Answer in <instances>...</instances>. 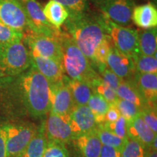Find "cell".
I'll list each match as a JSON object with an SVG mask.
<instances>
[{"label": "cell", "mask_w": 157, "mask_h": 157, "mask_svg": "<svg viewBox=\"0 0 157 157\" xmlns=\"http://www.w3.org/2000/svg\"><path fill=\"white\" fill-rule=\"evenodd\" d=\"M68 145L70 157H100L102 144L95 132L74 137Z\"/></svg>", "instance_id": "obj_14"}, {"label": "cell", "mask_w": 157, "mask_h": 157, "mask_svg": "<svg viewBox=\"0 0 157 157\" xmlns=\"http://www.w3.org/2000/svg\"><path fill=\"white\" fill-rule=\"evenodd\" d=\"M135 70L141 74H157L156 56H148L139 53L132 59Z\"/></svg>", "instance_id": "obj_27"}, {"label": "cell", "mask_w": 157, "mask_h": 157, "mask_svg": "<svg viewBox=\"0 0 157 157\" xmlns=\"http://www.w3.org/2000/svg\"><path fill=\"white\" fill-rule=\"evenodd\" d=\"M87 105L93 113L98 124L103 123L105 115L109 109L110 104L102 96L98 94L93 93L87 102Z\"/></svg>", "instance_id": "obj_25"}, {"label": "cell", "mask_w": 157, "mask_h": 157, "mask_svg": "<svg viewBox=\"0 0 157 157\" xmlns=\"http://www.w3.org/2000/svg\"><path fill=\"white\" fill-rule=\"evenodd\" d=\"M146 151L140 143L127 137L121 151V157H145Z\"/></svg>", "instance_id": "obj_29"}, {"label": "cell", "mask_w": 157, "mask_h": 157, "mask_svg": "<svg viewBox=\"0 0 157 157\" xmlns=\"http://www.w3.org/2000/svg\"><path fill=\"white\" fill-rule=\"evenodd\" d=\"M75 106L70 90L65 79L51 86V109L50 111L59 115L68 116Z\"/></svg>", "instance_id": "obj_15"}, {"label": "cell", "mask_w": 157, "mask_h": 157, "mask_svg": "<svg viewBox=\"0 0 157 157\" xmlns=\"http://www.w3.org/2000/svg\"><path fill=\"white\" fill-rule=\"evenodd\" d=\"M90 87L93 90V93L98 94L99 95L102 96L110 105H114L117 100L119 99L117 97V93H116V90L104 83L102 81L101 77L95 80L91 84Z\"/></svg>", "instance_id": "obj_28"}, {"label": "cell", "mask_w": 157, "mask_h": 157, "mask_svg": "<svg viewBox=\"0 0 157 157\" xmlns=\"http://www.w3.org/2000/svg\"><path fill=\"white\" fill-rule=\"evenodd\" d=\"M63 25L68 34L93 65L96 50L109 36L102 15L91 14L87 11L71 14Z\"/></svg>", "instance_id": "obj_2"}, {"label": "cell", "mask_w": 157, "mask_h": 157, "mask_svg": "<svg viewBox=\"0 0 157 157\" xmlns=\"http://www.w3.org/2000/svg\"><path fill=\"white\" fill-rule=\"evenodd\" d=\"M106 66L121 80H132L136 73L132 59L119 52L113 44L110 48L107 56Z\"/></svg>", "instance_id": "obj_13"}, {"label": "cell", "mask_w": 157, "mask_h": 157, "mask_svg": "<svg viewBox=\"0 0 157 157\" xmlns=\"http://www.w3.org/2000/svg\"><path fill=\"white\" fill-rule=\"evenodd\" d=\"M65 79L69 88L75 105H86L90 98L93 95V90L85 82L74 80L65 75Z\"/></svg>", "instance_id": "obj_22"}, {"label": "cell", "mask_w": 157, "mask_h": 157, "mask_svg": "<svg viewBox=\"0 0 157 157\" xmlns=\"http://www.w3.org/2000/svg\"><path fill=\"white\" fill-rule=\"evenodd\" d=\"M29 21L30 32L57 38L61 31L52 26L45 17L43 7L36 0H21Z\"/></svg>", "instance_id": "obj_9"}, {"label": "cell", "mask_w": 157, "mask_h": 157, "mask_svg": "<svg viewBox=\"0 0 157 157\" xmlns=\"http://www.w3.org/2000/svg\"><path fill=\"white\" fill-rule=\"evenodd\" d=\"M114 105L119 110L120 115L128 121L139 115L141 109L134 103L122 99H118Z\"/></svg>", "instance_id": "obj_30"}, {"label": "cell", "mask_w": 157, "mask_h": 157, "mask_svg": "<svg viewBox=\"0 0 157 157\" xmlns=\"http://www.w3.org/2000/svg\"><path fill=\"white\" fill-rule=\"evenodd\" d=\"M23 41L30 52L44 58L52 59L61 64V48L58 37L30 32L25 36L24 34Z\"/></svg>", "instance_id": "obj_8"}, {"label": "cell", "mask_w": 157, "mask_h": 157, "mask_svg": "<svg viewBox=\"0 0 157 157\" xmlns=\"http://www.w3.org/2000/svg\"><path fill=\"white\" fill-rule=\"evenodd\" d=\"M116 93L118 98L131 102L138 106L141 110L149 107L148 103L135 87L132 80H121L117 89L116 90Z\"/></svg>", "instance_id": "obj_20"}, {"label": "cell", "mask_w": 157, "mask_h": 157, "mask_svg": "<svg viewBox=\"0 0 157 157\" xmlns=\"http://www.w3.org/2000/svg\"><path fill=\"white\" fill-rule=\"evenodd\" d=\"M107 34L113 46L121 53L133 59L140 53L138 48V31L117 24L102 14Z\"/></svg>", "instance_id": "obj_6"}, {"label": "cell", "mask_w": 157, "mask_h": 157, "mask_svg": "<svg viewBox=\"0 0 157 157\" xmlns=\"http://www.w3.org/2000/svg\"><path fill=\"white\" fill-rule=\"evenodd\" d=\"M145 157H157V151L153 150L151 148H148L146 151Z\"/></svg>", "instance_id": "obj_40"}, {"label": "cell", "mask_w": 157, "mask_h": 157, "mask_svg": "<svg viewBox=\"0 0 157 157\" xmlns=\"http://www.w3.org/2000/svg\"><path fill=\"white\" fill-rule=\"evenodd\" d=\"M100 157H121V151L112 147L102 146Z\"/></svg>", "instance_id": "obj_38"}, {"label": "cell", "mask_w": 157, "mask_h": 157, "mask_svg": "<svg viewBox=\"0 0 157 157\" xmlns=\"http://www.w3.org/2000/svg\"><path fill=\"white\" fill-rule=\"evenodd\" d=\"M104 128L111 132L117 136L121 137L123 140L127 139V121L122 116H120L119 119L114 122L111 123H102L100 124Z\"/></svg>", "instance_id": "obj_31"}, {"label": "cell", "mask_w": 157, "mask_h": 157, "mask_svg": "<svg viewBox=\"0 0 157 157\" xmlns=\"http://www.w3.org/2000/svg\"><path fill=\"white\" fill-rule=\"evenodd\" d=\"M127 132L129 138L140 143L147 150L151 148L154 138L157 137V134L153 132L140 115L127 121Z\"/></svg>", "instance_id": "obj_18"}, {"label": "cell", "mask_w": 157, "mask_h": 157, "mask_svg": "<svg viewBox=\"0 0 157 157\" xmlns=\"http://www.w3.org/2000/svg\"><path fill=\"white\" fill-rule=\"evenodd\" d=\"M102 14L117 24L129 25L135 7L134 0H90Z\"/></svg>", "instance_id": "obj_7"}, {"label": "cell", "mask_w": 157, "mask_h": 157, "mask_svg": "<svg viewBox=\"0 0 157 157\" xmlns=\"http://www.w3.org/2000/svg\"><path fill=\"white\" fill-rule=\"evenodd\" d=\"M5 137L7 157H21L39 126L26 121H8L2 124Z\"/></svg>", "instance_id": "obj_5"}, {"label": "cell", "mask_w": 157, "mask_h": 157, "mask_svg": "<svg viewBox=\"0 0 157 157\" xmlns=\"http://www.w3.org/2000/svg\"><path fill=\"white\" fill-rule=\"evenodd\" d=\"M62 53L61 65L68 78L85 82L91 86L100 78L88 58L68 34L60 32L58 36Z\"/></svg>", "instance_id": "obj_3"}, {"label": "cell", "mask_w": 157, "mask_h": 157, "mask_svg": "<svg viewBox=\"0 0 157 157\" xmlns=\"http://www.w3.org/2000/svg\"><path fill=\"white\" fill-rule=\"evenodd\" d=\"M132 20L137 26L143 29L156 28L157 10L156 7L150 2L135 6L132 11Z\"/></svg>", "instance_id": "obj_19"}, {"label": "cell", "mask_w": 157, "mask_h": 157, "mask_svg": "<svg viewBox=\"0 0 157 157\" xmlns=\"http://www.w3.org/2000/svg\"><path fill=\"white\" fill-rule=\"evenodd\" d=\"M0 157H7V150L5 146V133L2 124H0Z\"/></svg>", "instance_id": "obj_39"}, {"label": "cell", "mask_w": 157, "mask_h": 157, "mask_svg": "<svg viewBox=\"0 0 157 157\" xmlns=\"http://www.w3.org/2000/svg\"><path fill=\"white\" fill-rule=\"evenodd\" d=\"M44 123L48 141L68 145L74 137L68 116L59 115L50 111Z\"/></svg>", "instance_id": "obj_11"}, {"label": "cell", "mask_w": 157, "mask_h": 157, "mask_svg": "<svg viewBox=\"0 0 157 157\" xmlns=\"http://www.w3.org/2000/svg\"><path fill=\"white\" fill-rule=\"evenodd\" d=\"M24 33L0 23V43H8L23 41Z\"/></svg>", "instance_id": "obj_33"}, {"label": "cell", "mask_w": 157, "mask_h": 157, "mask_svg": "<svg viewBox=\"0 0 157 157\" xmlns=\"http://www.w3.org/2000/svg\"><path fill=\"white\" fill-rule=\"evenodd\" d=\"M51 109V85L31 63L13 76L0 77V114L9 120L38 119Z\"/></svg>", "instance_id": "obj_1"}, {"label": "cell", "mask_w": 157, "mask_h": 157, "mask_svg": "<svg viewBox=\"0 0 157 157\" xmlns=\"http://www.w3.org/2000/svg\"><path fill=\"white\" fill-rule=\"evenodd\" d=\"M144 122L150 127L154 133H157V114L156 108H146L141 110L139 113Z\"/></svg>", "instance_id": "obj_35"}, {"label": "cell", "mask_w": 157, "mask_h": 157, "mask_svg": "<svg viewBox=\"0 0 157 157\" xmlns=\"http://www.w3.org/2000/svg\"><path fill=\"white\" fill-rule=\"evenodd\" d=\"M138 48L140 54L148 56H156V28L138 31Z\"/></svg>", "instance_id": "obj_24"}, {"label": "cell", "mask_w": 157, "mask_h": 157, "mask_svg": "<svg viewBox=\"0 0 157 157\" xmlns=\"http://www.w3.org/2000/svg\"><path fill=\"white\" fill-rule=\"evenodd\" d=\"M74 137L95 132L98 124L90 108L86 105H75L68 115Z\"/></svg>", "instance_id": "obj_12"}, {"label": "cell", "mask_w": 157, "mask_h": 157, "mask_svg": "<svg viewBox=\"0 0 157 157\" xmlns=\"http://www.w3.org/2000/svg\"><path fill=\"white\" fill-rule=\"evenodd\" d=\"M60 3L67 10L68 15L87 12L89 9L88 0H53Z\"/></svg>", "instance_id": "obj_32"}, {"label": "cell", "mask_w": 157, "mask_h": 157, "mask_svg": "<svg viewBox=\"0 0 157 157\" xmlns=\"http://www.w3.org/2000/svg\"><path fill=\"white\" fill-rule=\"evenodd\" d=\"M132 82L148 106L156 108L157 74H141L136 71Z\"/></svg>", "instance_id": "obj_17"}, {"label": "cell", "mask_w": 157, "mask_h": 157, "mask_svg": "<svg viewBox=\"0 0 157 157\" xmlns=\"http://www.w3.org/2000/svg\"><path fill=\"white\" fill-rule=\"evenodd\" d=\"M43 13L48 22L58 31H60V28L68 17L67 10L53 0H50L44 5Z\"/></svg>", "instance_id": "obj_21"}, {"label": "cell", "mask_w": 157, "mask_h": 157, "mask_svg": "<svg viewBox=\"0 0 157 157\" xmlns=\"http://www.w3.org/2000/svg\"><path fill=\"white\" fill-rule=\"evenodd\" d=\"M0 23L24 33L29 21L21 0H0Z\"/></svg>", "instance_id": "obj_10"}, {"label": "cell", "mask_w": 157, "mask_h": 157, "mask_svg": "<svg viewBox=\"0 0 157 157\" xmlns=\"http://www.w3.org/2000/svg\"><path fill=\"white\" fill-rule=\"evenodd\" d=\"M98 73L104 83L114 90L117 89L121 79L118 77L113 71H111L107 66L102 68Z\"/></svg>", "instance_id": "obj_36"}, {"label": "cell", "mask_w": 157, "mask_h": 157, "mask_svg": "<svg viewBox=\"0 0 157 157\" xmlns=\"http://www.w3.org/2000/svg\"><path fill=\"white\" fill-rule=\"evenodd\" d=\"M48 145V139L45 135L44 123L39 125L38 130L31 139L28 146L21 157H42Z\"/></svg>", "instance_id": "obj_23"}, {"label": "cell", "mask_w": 157, "mask_h": 157, "mask_svg": "<svg viewBox=\"0 0 157 157\" xmlns=\"http://www.w3.org/2000/svg\"><path fill=\"white\" fill-rule=\"evenodd\" d=\"M30 55L31 63L39 73L44 76L51 86L56 85L63 81L65 74L60 63L52 59L39 56L31 52Z\"/></svg>", "instance_id": "obj_16"}, {"label": "cell", "mask_w": 157, "mask_h": 157, "mask_svg": "<svg viewBox=\"0 0 157 157\" xmlns=\"http://www.w3.org/2000/svg\"><path fill=\"white\" fill-rule=\"evenodd\" d=\"M120 113L115 105H110L109 109H108L106 113L104 118L103 123L114 122L120 117Z\"/></svg>", "instance_id": "obj_37"}, {"label": "cell", "mask_w": 157, "mask_h": 157, "mask_svg": "<svg viewBox=\"0 0 157 157\" xmlns=\"http://www.w3.org/2000/svg\"><path fill=\"white\" fill-rule=\"evenodd\" d=\"M42 157H70L68 149L63 143L48 141Z\"/></svg>", "instance_id": "obj_34"}, {"label": "cell", "mask_w": 157, "mask_h": 157, "mask_svg": "<svg viewBox=\"0 0 157 157\" xmlns=\"http://www.w3.org/2000/svg\"><path fill=\"white\" fill-rule=\"evenodd\" d=\"M31 66V58L23 41L0 43V77L13 76Z\"/></svg>", "instance_id": "obj_4"}, {"label": "cell", "mask_w": 157, "mask_h": 157, "mask_svg": "<svg viewBox=\"0 0 157 157\" xmlns=\"http://www.w3.org/2000/svg\"><path fill=\"white\" fill-rule=\"evenodd\" d=\"M95 133L101 141L102 146L112 147L120 151H121L124 146L126 140H123L121 137L117 136L113 133L104 128L101 124H98Z\"/></svg>", "instance_id": "obj_26"}]
</instances>
